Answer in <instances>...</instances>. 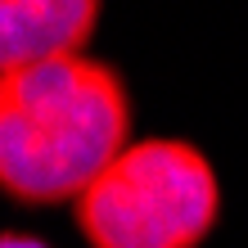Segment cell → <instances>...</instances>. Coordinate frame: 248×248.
<instances>
[{"label":"cell","mask_w":248,"mask_h":248,"mask_svg":"<svg viewBox=\"0 0 248 248\" xmlns=\"http://www.w3.org/2000/svg\"><path fill=\"white\" fill-rule=\"evenodd\" d=\"M0 248H50V244L27 230H0Z\"/></svg>","instance_id":"obj_4"},{"label":"cell","mask_w":248,"mask_h":248,"mask_svg":"<svg viewBox=\"0 0 248 248\" xmlns=\"http://www.w3.org/2000/svg\"><path fill=\"white\" fill-rule=\"evenodd\" d=\"M136 126L131 86L99 54L0 72V194L23 208L77 203Z\"/></svg>","instance_id":"obj_1"},{"label":"cell","mask_w":248,"mask_h":248,"mask_svg":"<svg viewBox=\"0 0 248 248\" xmlns=\"http://www.w3.org/2000/svg\"><path fill=\"white\" fill-rule=\"evenodd\" d=\"M104 0H0V72L91 46Z\"/></svg>","instance_id":"obj_3"},{"label":"cell","mask_w":248,"mask_h":248,"mask_svg":"<svg viewBox=\"0 0 248 248\" xmlns=\"http://www.w3.org/2000/svg\"><path fill=\"white\" fill-rule=\"evenodd\" d=\"M221 217L212 158L185 136H144L72 203L91 248H199Z\"/></svg>","instance_id":"obj_2"}]
</instances>
